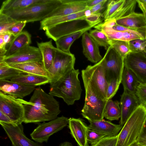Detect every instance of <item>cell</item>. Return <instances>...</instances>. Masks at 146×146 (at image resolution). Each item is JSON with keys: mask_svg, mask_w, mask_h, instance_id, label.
<instances>
[{"mask_svg": "<svg viewBox=\"0 0 146 146\" xmlns=\"http://www.w3.org/2000/svg\"><path fill=\"white\" fill-rule=\"evenodd\" d=\"M23 105V122L38 123L57 117L61 112L59 102L40 87L35 89L29 101L17 98Z\"/></svg>", "mask_w": 146, "mask_h": 146, "instance_id": "1", "label": "cell"}, {"mask_svg": "<svg viewBox=\"0 0 146 146\" xmlns=\"http://www.w3.org/2000/svg\"><path fill=\"white\" fill-rule=\"evenodd\" d=\"M78 69H75L50 84L49 94L62 98L68 105L79 100L82 91L78 76Z\"/></svg>", "mask_w": 146, "mask_h": 146, "instance_id": "2", "label": "cell"}, {"mask_svg": "<svg viewBox=\"0 0 146 146\" xmlns=\"http://www.w3.org/2000/svg\"><path fill=\"white\" fill-rule=\"evenodd\" d=\"M146 121V106L140 104L123 125L116 146H130L136 141Z\"/></svg>", "mask_w": 146, "mask_h": 146, "instance_id": "3", "label": "cell"}, {"mask_svg": "<svg viewBox=\"0 0 146 146\" xmlns=\"http://www.w3.org/2000/svg\"><path fill=\"white\" fill-rule=\"evenodd\" d=\"M62 4L61 0H48L19 10L0 12L19 22L27 23L42 21L48 17L55 9Z\"/></svg>", "mask_w": 146, "mask_h": 146, "instance_id": "4", "label": "cell"}, {"mask_svg": "<svg viewBox=\"0 0 146 146\" xmlns=\"http://www.w3.org/2000/svg\"><path fill=\"white\" fill-rule=\"evenodd\" d=\"M83 81L87 82L96 95L107 100L106 91L108 82L104 72L101 60L93 65H89L82 70Z\"/></svg>", "mask_w": 146, "mask_h": 146, "instance_id": "5", "label": "cell"}, {"mask_svg": "<svg viewBox=\"0 0 146 146\" xmlns=\"http://www.w3.org/2000/svg\"><path fill=\"white\" fill-rule=\"evenodd\" d=\"M85 91V103L81 110L83 117L89 121L104 119V112L108 100H102L94 93L88 84L83 81Z\"/></svg>", "mask_w": 146, "mask_h": 146, "instance_id": "6", "label": "cell"}, {"mask_svg": "<svg viewBox=\"0 0 146 146\" xmlns=\"http://www.w3.org/2000/svg\"><path fill=\"white\" fill-rule=\"evenodd\" d=\"M101 61L108 82L115 79L121 83L124 67V59L110 46Z\"/></svg>", "mask_w": 146, "mask_h": 146, "instance_id": "7", "label": "cell"}, {"mask_svg": "<svg viewBox=\"0 0 146 146\" xmlns=\"http://www.w3.org/2000/svg\"><path fill=\"white\" fill-rule=\"evenodd\" d=\"M74 55L62 51L56 48L53 62L47 71L52 77L50 84L55 82L70 71L74 69Z\"/></svg>", "mask_w": 146, "mask_h": 146, "instance_id": "8", "label": "cell"}, {"mask_svg": "<svg viewBox=\"0 0 146 146\" xmlns=\"http://www.w3.org/2000/svg\"><path fill=\"white\" fill-rule=\"evenodd\" d=\"M84 18L62 23L51 27L46 30L45 34L48 38L55 41L63 36L85 29H91L97 25H90Z\"/></svg>", "mask_w": 146, "mask_h": 146, "instance_id": "9", "label": "cell"}, {"mask_svg": "<svg viewBox=\"0 0 146 146\" xmlns=\"http://www.w3.org/2000/svg\"><path fill=\"white\" fill-rule=\"evenodd\" d=\"M69 119L62 116L39 125L30 134L32 139L37 143L47 142L52 135L62 130L68 124Z\"/></svg>", "mask_w": 146, "mask_h": 146, "instance_id": "10", "label": "cell"}, {"mask_svg": "<svg viewBox=\"0 0 146 146\" xmlns=\"http://www.w3.org/2000/svg\"><path fill=\"white\" fill-rule=\"evenodd\" d=\"M0 111L16 124L23 122L24 108L17 98L0 91Z\"/></svg>", "mask_w": 146, "mask_h": 146, "instance_id": "11", "label": "cell"}, {"mask_svg": "<svg viewBox=\"0 0 146 146\" xmlns=\"http://www.w3.org/2000/svg\"><path fill=\"white\" fill-rule=\"evenodd\" d=\"M136 0H108L103 17L104 21L125 17L135 12Z\"/></svg>", "mask_w": 146, "mask_h": 146, "instance_id": "12", "label": "cell"}, {"mask_svg": "<svg viewBox=\"0 0 146 146\" xmlns=\"http://www.w3.org/2000/svg\"><path fill=\"white\" fill-rule=\"evenodd\" d=\"M124 66L131 70L140 84L146 85V53H129L124 60Z\"/></svg>", "mask_w": 146, "mask_h": 146, "instance_id": "13", "label": "cell"}, {"mask_svg": "<svg viewBox=\"0 0 146 146\" xmlns=\"http://www.w3.org/2000/svg\"><path fill=\"white\" fill-rule=\"evenodd\" d=\"M42 56L38 48L30 45L21 49L12 55L5 57L0 63L17 64L34 62L41 64Z\"/></svg>", "mask_w": 146, "mask_h": 146, "instance_id": "14", "label": "cell"}, {"mask_svg": "<svg viewBox=\"0 0 146 146\" xmlns=\"http://www.w3.org/2000/svg\"><path fill=\"white\" fill-rule=\"evenodd\" d=\"M0 124L11 140L12 146H42L26 137L22 124H9L1 122Z\"/></svg>", "mask_w": 146, "mask_h": 146, "instance_id": "15", "label": "cell"}, {"mask_svg": "<svg viewBox=\"0 0 146 146\" xmlns=\"http://www.w3.org/2000/svg\"><path fill=\"white\" fill-rule=\"evenodd\" d=\"M119 105L121 116L119 124L123 126L129 116L140 104L135 94L126 90L121 96Z\"/></svg>", "mask_w": 146, "mask_h": 146, "instance_id": "16", "label": "cell"}, {"mask_svg": "<svg viewBox=\"0 0 146 146\" xmlns=\"http://www.w3.org/2000/svg\"><path fill=\"white\" fill-rule=\"evenodd\" d=\"M35 87L8 80H0V91L17 98L23 99L30 95Z\"/></svg>", "mask_w": 146, "mask_h": 146, "instance_id": "17", "label": "cell"}, {"mask_svg": "<svg viewBox=\"0 0 146 146\" xmlns=\"http://www.w3.org/2000/svg\"><path fill=\"white\" fill-rule=\"evenodd\" d=\"M86 1L61 0L62 4L52 11L48 17L67 15L88 9Z\"/></svg>", "mask_w": 146, "mask_h": 146, "instance_id": "18", "label": "cell"}, {"mask_svg": "<svg viewBox=\"0 0 146 146\" xmlns=\"http://www.w3.org/2000/svg\"><path fill=\"white\" fill-rule=\"evenodd\" d=\"M82 43L83 54L89 61L96 63L102 59L103 58L100 54L99 46L88 31L82 35Z\"/></svg>", "mask_w": 146, "mask_h": 146, "instance_id": "19", "label": "cell"}, {"mask_svg": "<svg viewBox=\"0 0 146 146\" xmlns=\"http://www.w3.org/2000/svg\"><path fill=\"white\" fill-rule=\"evenodd\" d=\"M68 126L70 133L79 146H89L87 139L88 126L82 119L73 117L69 119Z\"/></svg>", "mask_w": 146, "mask_h": 146, "instance_id": "20", "label": "cell"}, {"mask_svg": "<svg viewBox=\"0 0 146 146\" xmlns=\"http://www.w3.org/2000/svg\"><path fill=\"white\" fill-rule=\"evenodd\" d=\"M89 122L90 123L88 126V129L96 131L106 136L117 135L123 126L104 119Z\"/></svg>", "mask_w": 146, "mask_h": 146, "instance_id": "21", "label": "cell"}, {"mask_svg": "<svg viewBox=\"0 0 146 146\" xmlns=\"http://www.w3.org/2000/svg\"><path fill=\"white\" fill-rule=\"evenodd\" d=\"M5 64L10 67L20 70L25 74L44 77L50 79V81L52 80V77L48 72L38 62H31L17 64Z\"/></svg>", "mask_w": 146, "mask_h": 146, "instance_id": "22", "label": "cell"}, {"mask_svg": "<svg viewBox=\"0 0 146 146\" xmlns=\"http://www.w3.org/2000/svg\"><path fill=\"white\" fill-rule=\"evenodd\" d=\"M88 9L68 15L47 18L40 22L39 29H46L58 24L73 20L82 18L86 16Z\"/></svg>", "mask_w": 146, "mask_h": 146, "instance_id": "23", "label": "cell"}, {"mask_svg": "<svg viewBox=\"0 0 146 146\" xmlns=\"http://www.w3.org/2000/svg\"><path fill=\"white\" fill-rule=\"evenodd\" d=\"M52 41L51 39L45 42H36L42 56L41 65L47 71L52 65L56 54V48L53 45Z\"/></svg>", "mask_w": 146, "mask_h": 146, "instance_id": "24", "label": "cell"}, {"mask_svg": "<svg viewBox=\"0 0 146 146\" xmlns=\"http://www.w3.org/2000/svg\"><path fill=\"white\" fill-rule=\"evenodd\" d=\"M117 24L125 27L134 29L146 27V21L143 13L134 12L116 20Z\"/></svg>", "mask_w": 146, "mask_h": 146, "instance_id": "25", "label": "cell"}, {"mask_svg": "<svg viewBox=\"0 0 146 146\" xmlns=\"http://www.w3.org/2000/svg\"><path fill=\"white\" fill-rule=\"evenodd\" d=\"M94 27L103 31L110 39L129 41L134 39L141 38L140 36L133 33L127 31H115L111 28L102 25L101 23L96 25Z\"/></svg>", "mask_w": 146, "mask_h": 146, "instance_id": "26", "label": "cell"}, {"mask_svg": "<svg viewBox=\"0 0 146 146\" xmlns=\"http://www.w3.org/2000/svg\"><path fill=\"white\" fill-rule=\"evenodd\" d=\"M31 42V35L27 31H22L14 37L7 49L4 58L10 56L22 48L30 45Z\"/></svg>", "mask_w": 146, "mask_h": 146, "instance_id": "27", "label": "cell"}, {"mask_svg": "<svg viewBox=\"0 0 146 146\" xmlns=\"http://www.w3.org/2000/svg\"><path fill=\"white\" fill-rule=\"evenodd\" d=\"M10 80L28 86L34 87L50 83V80L46 77L27 74L20 75Z\"/></svg>", "mask_w": 146, "mask_h": 146, "instance_id": "28", "label": "cell"}, {"mask_svg": "<svg viewBox=\"0 0 146 146\" xmlns=\"http://www.w3.org/2000/svg\"><path fill=\"white\" fill-rule=\"evenodd\" d=\"M48 0H6L2 3L0 12L19 10L34 5L44 3Z\"/></svg>", "mask_w": 146, "mask_h": 146, "instance_id": "29", "label": "cell"}, {"mask_svg": "<svg viewBox=\"0 0 146 146\" xmlns=\"http://www.w3.org/2000/svg\"><path fill=\"white\" fill-rule=\"evenodd\" d=\"M121 83L124 90L135 94L137 87L140 83L134 73L124 66L122 76Z\"/></svg>", "mask_w": 146, "mask_h": 146, "instance_id": "30", "label": "cell"}, {"mask_svg": "<svg viewBox=\"0 0 146 146\" xmlns=\"http://www.w3.org/2000/svg\"><path fill=\"white\" fill-rule=\"evenodd\" d=\"M88 29L63 36L55 41L56 48L66 53H70V48L71 45L76 39L79 38L86 31H90Z\"/></svg>", "mask_w": 146, "mask_h": 146, "instance_id": "31", "label": "cell"}, {"mask_svg": "<svg viewBox=\"0 0 146 146\" xmlns=\"http://www.w3.org/2000/svg\"><path fill=\"white\" fill-rule=\"evenodd\" d=\"M104 117L111 121L117 120L121 116V110L118 101L108 100L105 106Z\"/></svg>", "mask_w": 146, "mask_h": 146, "instance_id": "32", "label": "cell"}, {"mask_svg": "<svg viewBox=\"0 0 146 146\" xmlns=\"http://www.w3.org/2000/svg\"><path fill=\"white\" fill-rule=\"evenodd\" d=\"M25 73L17 69L10 67L4 63H0V80H10L12 78Z\"/></svg>", "mask_w": 146, "mask_h": 146, "instance_id": "33", "label": "cell"}, {"mask_svg": "<svg viewBox=\"0 0 146 146\" xmlns=\"http://www.w3.org/2000/svg\"><path fill=\"white\" fill-rule=\"evenodd\" d=\"M89 33L99 46L104 47L106 50L110 46V39L102 31L96 29L90 30Z\"/></svg>", "mask_w": 146, "mask_h": 146, "instance_id": "34", "label": "cell"}, {"mask_svg": "<svg viewBox=\"0 0 146 146\" xmlns=\"http://www.w3.org/2000/svg\"><path fill=\"white\" fill-rule=\"evenodd\" d=\"M110 46L124 60L128 54L131 52L129 48V41L110 39Z\"/></svg>", "mask_w": 146, "mask_h": 146, "instance_id": "35", "label": "cell"}, {"mask_svg": "<svg viewBox=\"0 0 146 146\" xmlns=\"http://www.w3.org/2000/svg\"><path fill=\"white\" fill-rule=\"evenodd\" d=\"M19 22L5 14L0 13V34L8 33L9 29Z\"/></svg>", "mask_w": 146, "mask_h": 146, "instance_id": "36", "label": "cell"}, {"mask_svg": "<svg viewBox=\"0 0 146 146\" xmlns=\"http://www.w3.org/2000/svg\"><path fill=\"white\" fill-rule=\"evenodd\" d=\"M131 52H144L146 53V39L138 38L129 41Z\"/></svg>", "mask_w": 146, "mask_h": 146, "instance_id": "37", "label": "cell"}, {"mask_svg": "<svg viewBox=\"0 0 146 146\" xmlns=\"http://www.w3.org/2000/svg\"><path fill=\"white\" fill-rule=\"evenodd\" d=\"M111 28L117 31H127L131 33L140 36L142 39H146V27L139 29L129 28L117 24Z\"/></svg>", "mask_w": 146, "mask_h": 146, "instance_id": "38", "label": "cell"}, {"mask_svg": "<svg viewBox=\"0 0 146 146\" xmlns=\"http://www.w3.org/2000/svg\"><path fill=\"white\" fill-rule=\"evenodd\" d=\"M106 136L104 135L88 128L87 131V141L91 145L96 143Z\"/></svg>", "mask_w": 146, "mask_h": 146, "instance_id": "39", "label": "cell"}, {"mask_svg": "<svg viewBox=\"0 0 146 146\" xmlns=\"http://www.w3.org/2000/svg\"><path fill=\"white\" fill-rule=\"evenodd\" d=\"M120 84L115 79H113L108 82L106 91L107 100L111 99L115 95Z\"/></svg>", "mask_w": 146, "mask_h": 146, "instance_id": "40", "label": "cell"}, {"mask_svg": "<svg viewBox=\"0 0 146 146\" xmlns=\"http://www.w3.org/2000/svg\"><path fill=\"white\" fill-rule=\"evenodd\" d=\"M118 137V135L115 136H106L96 143L90 146H116Z\"/></svg>", "mask_w": 146, "mask_h": 146, "instance_id": "41", "label": "cell"}, {"mask_svg": "<svg viewBox=\"0 0 146 146\" xmlns=\"http://www.w3.org/2000/svg\"><path fill=\"white\" fill-rule=\"evenodd\" d=\"M135 94L140 104L146 106V85L140 83L137 87Z\"/></svg>", "mask_w": 146, "mask_h": 146, "instance_id": "42", "label": "cell"}, {"mask_svg": "<svg viewBox=\"0 0 146 146\" xmlns=\"http://www.w3.org/2000/svg\"><path fill=\"white\" fill-rule=\"evenodd\" d=\"M27 23L25 21L19 22L9 29L8 33L14 37L17 36L22 32Z\"/></svg>", "mask_w": 146, "mask_h": 146, "instance_id": "43", "label": "cell"}, {"mask_svg": "<svg viewBox=\"0 0 146 146\" xmlns=\"http://www.w3.org/2000/svg\"><path fill=\"white\" fill-rule=\"evenodd\" d=\"M102 13H92L85 17L84 19L91 25H97L100 23Z\"/></svg>", "mask_w": 146, "mask_h": 146, "instance_id": "44", "label": "cell"}, {"mask_svg": "<svg viewBox=\"0 0 146 146\" xmlns=\"http://www.w3.org/2000/svg\"><path fill=\"white\" fill-rule=\"evenodd\" d=\"M108 0H103L102 1L95 6L88 8L90 14L102 13L101 12L107 5Z\"/></svg>", "mask_w": 146, "mask_h": 146, "instance_id": "45", "label": "cell"}, {"mask_svg": "<svg viewBox=\"0 0 146 146\" xmlns=\"http://www.w3.org/2000/svg\"><path fill=\"white\" fill-rule=\"evenodd\" d=\"M136 141L139 143L146 146V121Z\"/></svg>", "mask_w": 146, "mask_h": 146, "instance_id": "46", "label": "cell"}, {"mask_svg": "<svg viewBox=\"0 0 146 146\" xmlns=\"http://www.w3.org/2000/svg\"><path fill=\"white\" fill-rule=\"evenodd\" d=\"M2 35H3L4 41L6 46L7 45H9L14 37L9 33Z\"/></svg>", "mask_w": 146, "mask_h": 146, "instance_id": "47", "label": "cell"}, {"mask_svg": "<svg viewBox=\"0 0 146 146\" xmlns=\"http://www.w3.org/2000/svg\"><path fill=\"white\" fill-rule=\"evenodd\" d=\"M0 122L9 124H15L1 111H0Z\"/></svg>", "mask_w": 146, "mask_h": 146, "instance_id": "48", "label": "cell"}, {"mask_svg": "<svg viewBox=\"0 0 146 146\" xmlns=\"http://www.w3.org/2000/svg\"><path fill=\"white\" fill-rule=\"evenodd\" d=\"M103 0H86V5L88 8L92 7L102 1Z\"/></svg>", "mask_w": 146, "mask_h": 146, "instance_id": "49", "label": "cell"}, {"mask_svg": "<svg viewBox=\"0 0 146 146\" xmlns=\"http://www.w3.org/2000/svg\"><path fill=\"white\" fill-rule=\"evenodd\" d=\"M139 6L141 7L146 12V3H143L140 2L139 0H137Z\"/></svg>", "mask_w": 146, "mask_h": 146, "instance_id": "50", "label": "cell"}, {"mask_svg": "<svg viewBox=\"0 0 146 146\" xmlns=\"http://www.w3.org/2000/svg\"><path fill=\"white\" fill-rule=\"evenodd\" d=\"M59 146H73V145L71 143L66 141L61 143Z\"/></svg>", "mask_w": 146, "mask_h": 146, "instance_id": "51", "label": "cell"}, {"mask_svg": "<svg viewBox=\"0 0 146 146\" xmlns=\"http://www.w3.org/2000/svg\"><path fill=\"white\" fill-rule=\"evenodd\" d=\"M130 146H145L142 145L137 142V141H135L132 143Z\"/></svg>", "mask_w": 146, "mask_h": 146, "instance_id": "52", "label": "cell"}, {"mask_svg": "<svg viewBox=\"0 0 146 146\" xmlns=\"http://www.w3.org/2000/svg\"><path fill=\"white\" fill-rule=\"evenodd\" d=\"M140 9H141V11H142L143 12V13L144 14V16L145 17V20L146 21V12L145 11V10H144V9L141 7L139 6Z\"/></svg>", "mask_w": 146, "mask_h": 146, "instance_id": "53", "label": "cell"}, {"mask_svg": "<svg viewBox=\"0 0 146 146\" xmlns=\"http://www.w3.org/2000/svg\"><path fill=\"white\" fill-rule=\"evenodd\" d=\"M139 1L142 3H146V0H139Z\"/></svg>", "mask_w": 146, "mask_h": 146, "instance_id": "54", "label": "cell"}]
</instances>
